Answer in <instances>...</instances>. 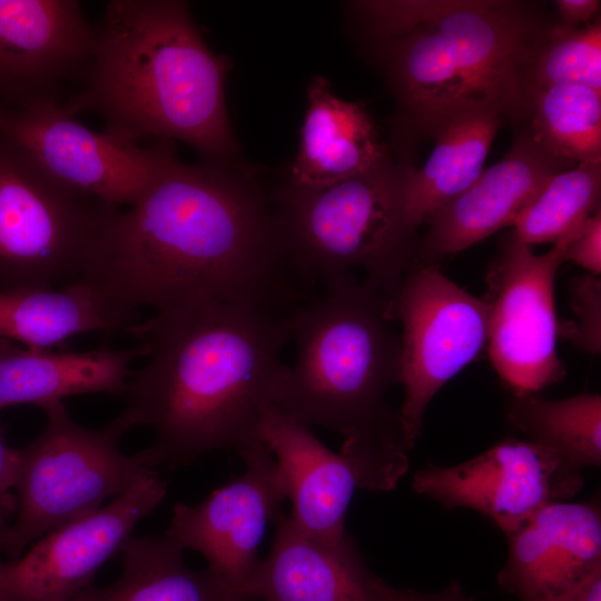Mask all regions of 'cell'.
<instances>
[{
	"mask_svg": "<svg viewBox=\"0 0 601 601\" xmlns=\"http://www.w3.org/2000/svg\"><path fill=\"white\" fill-rule=\"evenodd\" d=\"M293 272L274 205L233 164L173 154L109 224L83 279L121 306L156 312L201 302L286 314Z\"/></svg>",
	"mask_w": 601,
	"mask_h": 601,
	"instance_id": "6da1fadb",
	"label": "cell"
},
{
	"mask_svg": "<svg viewBox=\"0 0 601 601\" xmlns=\"http://www.w3.org/2000/svg\"><path fill=\"white\" fill-rule=\"evenodd\" d=\"M290 316L201 302L141 323L137 338L149 358L128 381L120 415L155 439L136 455L151 467L184 466L220 450L245 460L266 446L260 427L287 375Z\"/></svg>",
	"mask_w": 601,
	"mask_h": 601,
	"instance_id": "7a4b0ae2",
	"label": "cell"
},
{
	"mask_svg": "<svg viewBox=\"0 0 601 601\" xmlns=\"http://www.w3.org/2000/svg\"><path fill=\"white\" fill-rule=\"evenodd\" d=\"M345 7L395 100L397 135L430 137L449 118L480 107L524 120L526 69L551 23L535 2L374 0Z\"/></svg>",
	"mask_w": 601,
	"mask_h": 601,
	"instance_id": "3957f363",
	"label": "cell"
},
{
	"mask_svg": "<svg viewBox=\"0 0 601 601\" xmlns=\"http://www.w3.org/2000/svg\"><path fill=\"white\" fill-rule=\"evenodd\" d=\"M96 29L83 85L61 105L69 115L92 112L125 142L179 140L201 159L235 161L225 102L231 63L206 43L186 1L111 0Z\"/></svg>",
	"mask_w": 601,
	"mask_h": 601,
	"instance_id": "277c9868",
	"label": "cell"
},
{
	"mask_svg": "<svg viewBox=\"0 0 601 601\" xmlns=\"http://www.w3.org/2000/svg\"><path fill=\"white\" fill-rule=\"evenodd\" d=\"M392 294L354 277L296 308L290 316L296 361L276 404L308 427L341 435L339 453L358 487L373 491L395 489L408 470L398 412L385 401L400 383Z\"/></svg>",
	"mask_w": 601,
	"mask_h": 601,
	"instance_id": "5b68a950",
	"label": "cell"
},
{
	"mask_svg": "<svg viewBox=\"0 0 601 601\" xmlns=\"http://www.w3.org/2000/svg\"><path fill=\"white\" fill-rule=\"evenodd\" d=\"M407 165L387 152L368 169L323 187L285 183L275 210L285 250L298 278L325 287L364 273L393 293L418 263L416 230L404 214Z\"/></svg>",
	"mask_w": 601,
	"mask_h": 601,
	"instance_id": "8992f818",
	"label": "cell"
},
{
	"mask_svg": "<svg viewBox=\"0 0 601 601\" xmlns=\"http://www.w3.org/2000/svg\"><path fill=\"white\" fill-rule=\"evenodd\" d=\"M119 209L56 179L0 124V289L83 279Z\"/></svg>",
	"mask_w": 601,
	"mask_h": 601,
	"instance_id": "52a82bcc",
	"label": "cell"
},
{
	"mask_svg": "<svg viewBox=\"0 0 601 601\" xmlns=\"http://www.w3.org/2000/svg\"><path fill=\"white\" fill-rule=\"evenodd\" d=\"M42 410V431L18 449L16 519L1 546L10 560L48 532L99 510L106 500L157 474L136 454L120 451L119 440L130 430L121 415L92 430L76 423L63 402Z\"/></svg>",
	"mask_w": 601,
	"mask_h": 601,
	"instance_id": "ba28073f",
	"label": "cell"
},
{
	"mask_svg": "<svg viewBox=\"0 0 601 601\" xmlns=\"http://www.w3.org/2000/svg\"><path fill=\"white\" fill-rule=\"evenodd\" d=\"M401 323L398 411L407 447L421 436L434 395L487 344L490 305L443 275L435 264L416 263L390 299Z\"/></svg>",
	"mask_w": 601,
	"mask_h": 601,
	"instance_id": "9c48e42d",
	"label": "cell"
},
{
	"mask_svg": "<svg viewBox=\"0 0 601 601\" xmlns=\"http://www.w3.org/2000/svg\"><path fill=\"white\" fill-rule=\"evenodd\" d=\"M564 247L536 255L513 231L487 273L489 353L499 376L529 395L562 380L554 282Z\"/></svg>",
	"mask_w": 601,
	"mask_h": 601,
	"instance_id": "30bf717a",
	"label": "cell"
},
{
	"mask_svg": "<svg viewBox=\"0 0 601 601\" xmlns=\"http://www.w3.org/2000/svg\"><path fill=\"white\" fill-rule=\"evenodd\" d=\"M582 471L546 447L506 437L480 455L452 466L425 464L413 490L446 509H470L505 534L543 506L570 501L583 487Z\"/></svg>",
	"mask_w": 601,
	"mask_h": 601,
	"instance_id": "8fae6325",
	"label": "cell"
},
{
	"mask_svg": "<svg viewBox=\"0 0 601 601\" xmlns=\"http://www.w3.org/2000/svg\"><path fill=\"white\" fill-rule=\"evenodd\" d=\"M1 126L56 179L112 206H131L176 152L173 141L142 147L97 132L57 100L10 111Z\"/></svg>",
	"mask_w": 601,
	"mask_h": 601,
	"instance_id": "7c38bea8",
	"label": "cell"
},
{
	"mask_svg": "<svg viewBox=\"0 0 601 601\" xmlns=\"http://www.w3.org/2000/svg\"><path fill=\"white\" fill-rule=\"evenodd\" d=\"M158 473L99 510L38 539L14 560L0 562V601H71L165 499Z\"/></svg>",
	"mask_w": 601,
	"mask_h": 601,
	"instance_id": "4fadbf2b",
	"label": "cell"
},
{
	"mask_svg": "<svg viewBox=\"0 0 601 601\" xmlns=\"http://www.w3.org/2000/svg\"><path fill=\"white\" fill-rule=\"evenodd\" d=\"M238 479L216 489L201 502L177 503L166 536L184 551L199 552L207 568L240 601H256L252 581L267 524L280 513L285 494L268 449L245 460Z\"/></svg>",
	"mask_w": 601,
	"mask_h": 601,
	"instance_id": "5bb4252c",
	"label": "cell"
},
{
	"mask_svg": "<svg viewBox=\"0 0 601 601\" xmlns=\"http://www.w3.org/2000/svg\"><path fill=\"white\" fill-rule=\"evenodd\" d=\"M97 29L76 0H0V108L57 100L83 80Z\"/></svg>",
	"mask_w": 601,
	"mask_h": 601,
	"instance_id": "9a60e30c",
	"label": "cell"
},
{
	"mask_svg": "<svg viewBox=\"0 0 601 601\" xmlns=\"http://www.w3.org/2000/svg\"><path fill=\"white\" fill-rule=\"evenodd\" d=\"M573 165L523 128L499 162L427 216L428 229L418 245L417 260L433 264L511 226L550 176Z\"/></svg>",
	"mask_w": 601,
	"mask_h": 601,
	"instance_id": "2e32d148",
	"label": "cell"
},
{
	"mask_svg": "<svg viewBox=\"0 0 601 601\" xmlns=\"http://www.w3.org/2000/svg\"><path fill=\"white\" fill-rule=\"evenodd\" d=\"M506 540L500 587L520 601H551L601 568L600 505L550 503Z\"/></svg>",
	"mask_w": 601,
	"mask_h": 601,
	"instance_id": "e0dca14e",
	"label": "cell"
},
{
	"mask_svg": "<svg viewBox=\"0 0 601 601\" xmlns=\"http://www.w3.org/2000/svg\"><path fill=\"white\" fill-rule=\"evenodd\" d=\"M260 433L292 503L295 528L329 546L347 543L346 513L358 487L348 461L275 405L265 411Z\"/></svg>",
	"mask_w": 601,
	"mask_h": 601,
	"instance_id": "ac0fdd59",
	"label": "cell"
},
{
	"mask_svg": "<svg viewBox=\"0 0 601 601\" xmlns=\"http://www.w3.org/2000/svg\"><path fill=\"white\" fill-rule=\"evenodd\" d=\"M275 536L252 581L256 601H377L375 575L353 539L341 546L323 544L279 513Z\"/></svg>",
	"mask_w": 601,
	"mask_h": 601,
	"instance_id": "d6986e66",
	"label": "cell"
},
{
	"mask_svg": "<svg viewBox=\"0 0 601 601\" xmlns=\"http://www.w3.org/2000/svg\"><path fill=\"white\" fill-rule=\"evenodd\" d=\"M146 355L144 345L86 352H52L0 336V411L19 404L41 408L73 395H124L129 366Z\"/></svg>",
	"mask_w": 601,
	"mask_h": 601,
	"instance_id": "ffe728a7",
	"label": "cell"
},
{
	"mask_svg": "<svg viewBox=\"0 0 601 601\" xmlns=\"http://www.w3.org/2000/svg\"><path fill=\"white\" fill-rule=\"evenodd\" d=\"M306 93L299 145L287 183L327 186L368 169L388 152L364 104L341 99L321 75L312 78Z\"/></svg>",
	"mask_w": 601,
	"mask_h": 601,
	"instance_id": "44dd1931",
	"label": "cell"
},
{
	"mask_svg": "<svg viewBox=\"0 0 601 601\" xmlns=\"http://www.w3.org/2000/svg\"><path fill=\"white\" fill-rule=\"evenodd\" d=\"M136 315L87 279L59 288L0 289V336L29 347L49 348L89 332L137 337Z\"/></svg>",
	"mask_w": 601,
	"mask_h": 601,
	"instance_id": "7402d4cb",
	"label": "cell"
},
{
	"mask_svg": "<svg viewBox=\"0 0 601 601\" xmlns=\"http://www.w3.org/2000/svg\"><path fill=\"white\" fill-rule=\"evenodd\" d=\"M503 120L493 109L473 108L431 134L434 146L428 159L418 169L408 167L405 180L404 214L412 229L477 179Z\"/></svg>",
	"mask_w": 601,
	"mask_h": 601,
	"instance_id": "603a6c76",
	"label": "cell"
},
{
	"mask_svg": "<svg viewBox=\"0 0 601 601\" xmlns=\"http://www.w3.org/2000/svg\"><path fill=\"white\" fill-rule=\"evenodd\" d=\"M120 577L89 587L71 601H240L208 569L186 565L184 550L168 536H131L120 550Z\"/></svg>",
	"mask_w": 601,
	"mask_h": 601,
	"instance_id": "cb8c5ba5",
	"label": "cell"
},
{
	"mask_svg": "<svg viewBox=\"0 0 601 601\" xmlns=\"http://www.w3.org/2000/svg\"><path fill=\"white\" fill-rule=\"evenodd\" d=\"M508 421L526 440L542 445L583 471L601 464V396L583 393L562 400L514 395Z\"/></svg>",
	"mask_w": 601,
	"mask_h": 601,
	"instance_id": "d4e9b609",
	"label": "cell"
},
{
	"mask_svg": "<svg viewBox=\"0 0 601 601\" xmlns=\"http://www.w3.org/2000/svg\"><path fill=\"white\" fill-rule=\"evenodd\" d=\"M524 120L556 156L573 164L601 161V91L580 85L531 90Z\"/></svg>",
	"mask_w": 601,
	"mask_h": 601,
	"instance_id": "484cf974",
	"label": "cell"
},
{
	"mask_svg": "<svg viewBox=\"0 0 601 601\" xmlns=\"http://www.w3.org/2000/svg\"><path fill=\"white\" fill-rule=\"evenodd\" d=\"M601 161L581 162L550 176L512 221L529 245L566 247L600 208Z\"/></svg>",
	"mask_w": 601,
	"mask_h": 601,
	"instance_id": "4316f807",
	"label": "cell"
},
{
	"mask_svg": "<svg viewBox=\"0 0 601 601\" xmlns=\"http://www.w3.org/2000/svg\"><path fill=\"white\" fill-rule=\"evenodd\" d=\"M555 85H580L601 91V22L579 28L551 22L526 69L529 91Z\"/></svg>",
	"mask_w": 601,
	"mask_h": 601,
	"instance_id": "83f0119b",
	"label": "cell"
},
{
	"mask_svg": "<svg viewBox=\"0 0 601 601\" xmlns=\"http://www.w3.org/2000/svg\"><path fill=\"white\" fill-rule=\"evenodd\" d=\"M572 319L558 324V335L589 354L601 352V280L584 274L570 280Z\"/></svg>",
	"mask_w": 601,
	"mask_h": 601,
	"instance_id": "f1b7e54d",
	"label": "cell"
},
{
	"mask_svg": "<svg viewBox=\"0 0 601 601\" xmlns=\"http://www.w3.org/2000/svg\"><path fill=\"white\" fill-rule=\"evenodd\" d=\"M564 262L572 260L588 274L601 273V210L593 213L579 234L569 243L563 254Z\"/></svg>",
	"mask_w": 601,
	"mask_h": 601,
	"instance_id": "f546056e",
	"label": "cell"
},
{
	"mask_svg": "<svg viewBox=\"0 0 601 601\" xmlns=\"http://www.w3.org/2000/svg\"><path fill=\"white\" fill-rule=\"evenodd\" d=\"M18 469V449L8 446L0 434V550L8 530V519L16 509L11 494Z\"/></svg>",
	"mask_w": 601,
	"mask_h": 601,
	"instance_id": "4dcf8cb0",
	"label": "cell"
},
{
	"mask_svg": "<svg viewBox=\"0 0 601 601\" xmlns=\"http://www.w3.org/2000/svg\"><path fill=\"white\" fill-rule=\"evenodd\" d=\"M377 601H472L457 580H452L437 592H421L411 588H395L378 578Z\"/></svg>",
	"mask_w": 601,
	"mask_h": 601,
	"instance_id": "1f68e13d",
	"label": "cell"
},
{
	"mask_svg": "<svg viewBox=\"0 0 601 601\" xmlns=\"http://www.w3.org/2000/svg\"><path fill=\"white\" fill-rule=\"evenodd\" d=\"M559 22L572 28L591 23L599 8V0H558L554 1Z\"/></svg>",
	"mask_w": 601,
	"mask_h": 601,
	"instance_id": "d6a6232c",
	"label": "cell"
},
{
	"mask_svg": "<svg viewBox=\"0 0 601 601\" xmlns=\"http://www.w3.org/2000/svg\"><path fill=\"white\" fill-rule=\"evenodd\" d=\"M551 601H601V568Z\"/></svg>",
	"mask_w": 601,
	"mask_h": 601,
	"instance_id": "836d02e7",
	"label": "cell"
},
{
	"mask_svg": "<svg viewBox=\"0 0 601 601\" xmlns=\"http://www.w3.org/2000/svg\"><path fill=\"white\" fill-rule=\"evenodd\" d=\"M10 115V111L0 108V124H3Z\"/></svg>",
	"mask_w": 601,
	"mask_h": 601,
	"instance_id": "e575fe53",
	"label": "cell"
}]
</instances>
